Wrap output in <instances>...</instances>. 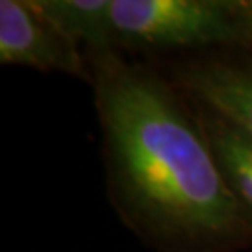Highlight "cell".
<instances>
[{"label":"cell","instance_id":"6da1fadb","mask_svg":"<svg viewBox=\"0 0 252 252\" xmlns=\"http://www.w3.org/2000/svg\"><path fill=\"white\" fill-rule=\"evenodd\" d=\"M97 95L108 146L129 198L161 232L207 243L247 226L204 129L152 75L101 65Z\"/></svg>","mask_w":252,"mask_h":252},{"label":"cell","instance_id":"7a4b0ae2","mask_svg":"<svg viewBox=\"0 0 252 252\" xmlns=\"http://www.w3.org/2000/svg\"><path fill=\"white\" fill-rule=\"evenodd\" d=\"M241 11L215 0H112V34L126 45L224 43L247 36Z\"/></svg>","mask_w":252,"mask_h":252},{"label":"cell","instance_id":"3957f363","mask_svg":"<svg viewBox=\"0 0 252 252\" xmlns=\"http://www.w3.org/2000/svg\"><path fill=\"white\" fill-rule=\"evenodd\" d=\"M0 62L43 71L84 73L75 47L43 15L36 2H0Z\"/></svg>","mask_w":252,"mask_h":252},{"label":"cell","instance_id":"277c9868","mask_svg":"<svg viewBox=\"0 0 252 252\" xmlns=\"http://www.w3.org/2000/svg\"><path fill=\"white\" fill-rule=\"evenodd\" d=\"M187 86L206 110L252 140V67L202 65L187 75Z\"/></svg>","mask_w":252,"mask_h":252},{"label":"cell","instance_id":"5b68a950","mask_svg":"<svg viewBox=\"0 0 252 252\" xmlns=\"http://www.w3.org/2000/svg\"><path fill=\"white\" fill-rule=\"evenodd\" d=\"M36 6L75 47L107 49L114 41L112 0H39Z\"/></svg>","mask_w":252,"mask_h":252},{"label":"cell","instance_id":"8992f818","mask_svg":"<svg viewBox=\"0 0 252 252\" xmlns=\"http://www.w3.org/2000/svg\"><path fill=\"white\" fill-rule=\"evenodd\" d=\"M204 133L228 181V187L245 215L252 217V140L213 112L206 118Z\"/></svg>","mask_w":252,"mask_h":252},{"label":"cell","instance_id":"52a82bcc","mask_svg":"<svg viewBox=\"0 0 252 252\" xmlns=\"http://www.w3.org/2000/svg\"><path fill=\"white\" fill-rule=\"evenodd\" d=\"M251 11H252V4H251Z\"/></svg>","mask_w":252,"mask_h":252}]
</instances>
